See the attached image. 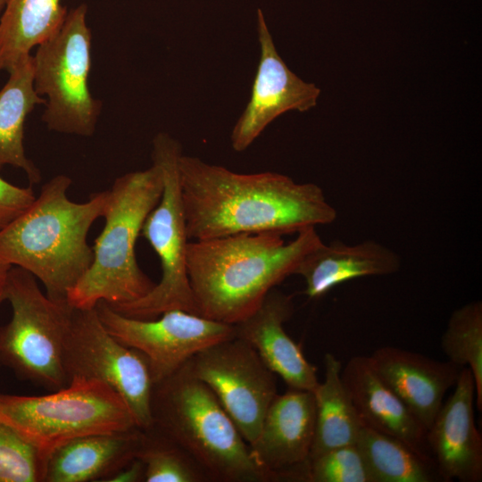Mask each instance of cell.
<instances>
[{"label": "cell", "mask_w": 482, "mask_h": 482, "mask_svg": "<svg viewBox=\"0 0 482 482\" xmlns=\"http://www.w3.org/2000/svg\"><path fill=\"white\" fill-rule=\"evenodd\" d=\"M63 365L69 382L96 379L114 389L129 406L137 426H152L153 379L146 358L112 337L97 311L72 308L63 343Z\"/></svg>", "instance_id": "30bf717a"}, {"label": "cell", "mask_w": 482, "mask_h": 482, "mask_svg": "<svg viewBox=\"0 0 482 482\" xmlns=\"http://www.w3.org/2000/svg\"><path fill=\"white\" fill-rule=\"evenodd\" d=\"M342 382L363 424L425 453L427 430L372 367L353 356L342 367Z\"/></svg>", "instance_id": "ac0fdd59"}, {"label": "cell", "mask_w": 482, "mask_h": 482, "mask_svg": "<svg viewBox=\"0 0 482 482\" xmlns=\"http://www.w3.org/2000/svg\"><path fill=\"white\" fill-rule=\"evenodd\" d=\"M315 418L312 392L289 388L276 395L256 437L249 444L251 455L267 482H307Z\"/></svg>", "instance_id": "4fadbf2b"}, {"label": "cell", "mask_w": 482, "mask_h": 482, "mask_svg": "<svg viewBox=\"0 0 482 482\" xmlns=\"http://www.w3.org/2000/svg\"><path fill=\"white\" fill-rule=\"evenodd\" d=\"M321 243L316 228L288 243L273 232L190 240L187 269L196 314L229 325L242 321Z\"/></svg>", "instance_id": "7a4b0ae2"}, {"label": "cell", "mask_w": 482, "mask_h": 482, "mask_svg": "<svg viewBox=\"0 0 482 482\" xmlns=\"http://www.w3.org/2000/svg\"><path fill=\"white\" fill-rule=\"evenodd\" d=\"M187 363L251 444L278 394L275 374L255 349L233 337L203 349Z\"/></svg>", "instance_id": "8fae6325"}, {"label": "cell", "mask_w": 482, "mask_h": 482, "mask_svg": "<svg viewBox=\"0 0 482 482\" xmlns=\"http://www.w3.org/2000/svg\"><path fill=\"white\" fill-rule=\"evenodd\" d=\"M152 426L179 444L209 482H267L249 445L188 363L153 385Z\"/></svg>", "instance_id": "277c9868"}, {"label": "cell", "mask_w": 482, "mask_h": 482, "mask_svg": "<svg viewBox=\"0 0 482 482\" xmlns=\"http://www.w3.org/2000/svg\"><path fill=\"white\" fill-rule=\"evenodd\" d=\"M448 361L468 367L474 378L476 403L482 409V303L473 301L456 309L441 337Z\"/></svg>", "instance_id": "d4e9b609"}, {"label": "cell", "mask_w": 482, "mask_h": 482, "mask_svg": "<svg viewBox=\"0 0 482 482\" xmlns=\"http://www.w3.org/2000/svg\"><path fill=\"white\" fill-rule=\"evenodd\" d=\"M0 18V71H9L62 26L61 0H4Z\"/></svg>", "instance_id": "603a6c76"}, {"label": "cell", "mask_w": 482, "mask_h": 482, "mask_svg": "<svg viewBox=\"0 0 482 482\" xmlns=\"http://www.w3.org/2000/svg\"><path fill=\"white\" fill-rule=\"evenodd\" d=\"M136 458L145 464V482H209L195 461L154 427L141 429Z\"/></svg>", "instance_id": "484cf974"}, {"label": "cell", "mask_w": 482, "mask_h": 482, "mask_svg": "<svg viewBox=\"0 0 482 482\" xmlns=\"http://www.w3.org/2000/svg\"><path fill=\"white\" fill-rule=\"evenodd\" d=\"M260 61L252 94L230 136L237 152L247 149L265 128L288 111L306 112L317 104L320 89L292 72L278 54L264 14L257 10Z\"/></svg>", "instance_id": "5bb4252c"}, {"label": "cell", "mask_w": 482, "mask_h": 482, "mask_svg": "<svg viewBox=\"0 0 482 482\" xmlns=\"http://www.w3.org/2000/svg\"><path fill=\"white\" fill-rule=\"evenodd\" d=\"M401 264L395 251L376 241L346 245L334 240L329 245L322 242L307 253L295 275L303 278L306 295L319 298L348 280L394 274Z\"/></svg>", "instance_id": "ffe728a7"}, {"label": "cell", "mask_w": 482, "mask_h": 482, "mask_svg": "<svg viewBox=\"0 0 482 482\" xmlns=\"http://www.w3.org/2000/svg\"><path fill=\"white\" fill-rule=\"evenodd\" d=\"M452 395L443 403L426 441L444 481L482 480V437L474 419L476 388L473 375L463 367Z\"/></svg>", "instance_id": "9a60e30c"}, {"label": "cell", "mask_w": 482, "mask_h": 482, "mask_svg": "<svg viewBox=\"0 0 482 482\" xmlns=\"http://www.w3.org/2000/svg\"><path fill=\"white\" fill-rule=\"evenodd\" d=\"M4 0H0V10L4 7Z\"/></svg>", "instance_id": "1f68e13d"}, {"label": "cell", "mask_w": 482, "mask_h": 482, "mask_svg": "<svg viewBox=\"0 0 482 482\" xmlns=\"http://www.w3.org/2000/svg\"><path fill=\"white\" fill-rule=\"evenodd\" d=\"M12 265L6 263L5 262L0 260V301H2L7 275L11 269Z\"/></svg>", "instance_id": "4dcf8cb0"}, {"label": "cell", "mask_w": 482, "mask_h": 482, "mask_svg": "<svg viewBox=\"0 0 482 482\" xmlns=\"http://www.w3.org/2000/svg\"><path fill=\"white\" fill-rule=\"evenodd\" d=\"M0 365H1V363H0Z\"/></svg>", "instance_id": "d6a6232c"}, {"label": "cell", "mask_w": 482, "mask_h": 482, "mask_svg": "<svg viewBox=\"0 0 482 482\" xmlns=\"http://www.w3.org/2000/svg\"><path fill=\"white\" fill-rule=\"evenodd\" d=\"M355 445L365 461L371 482L443 480L436 462L426 453L365 424L361 428Z\"/></svg>", "instance_id": "cb8c5ba5"}, {"label": "cell", "mask_w": 482, "mask_h": 482, "mask_svg": "<svg viewBox=\"0 0 482 482\" xmlns=\"http://www.w3.org/2000/svg\"><path fill=\"white\" fill-rule=\"evenodd\" d=\"M71 179L57 175L43 185L32 204L0 230V260L36 278L48 297L67 301L70 289L90 267L94 253L87 241L92 224L103 217L108 190L84 203L69 199Z\"/></svg>", "instance_id": "3957f363"}, {"label": "cell", "mask_w": 482, "mask_h": 482, "mask_svg": "<svg viewBox=\"0 0 482 482\" xmlns=\"http://www.w3.org/2000/svg\"><path fill=\"white\" fill-rule=\"evenodd\" d=\"M46 459L0 420V482H44Z\"/></svg>", "instance_id": "4316f807"}, {"label": "cell", "mask_w": 482, "mask_h": 482, "mask_svg": "<svg viewBox=\"0 0 482 482\" xmlns=\"http://www.w3.org/2000/svg\"><path fill=\"white\" fill-rule=\"evenodd\" d=\"M35 198L30 187H21L0 177V230L23 212Z\"/></svg>", "instance_id": "f1b7e54d"}, {"label": "cell", "mask_w": 482, "mask_h": 482, "mask_svg": "<svg viewBox=\"0 0 482 482\" xmlns=\"http://www.w3.org/2000/svg\"><path fill=\"white\" fill-rule=\"evenodd\" d=\"M163 187L160 167L117 178L108 190L104 227L92 247L93 262L67 294L76 309H91L103 301L117 305L146 295L155 284L139 268L136 242L143 224L160 201Z\"/></svg>", "instance_id": "5b68a950"}, {"label": "cell", "mask_w": 482, "mask_h": 482, "mask_svg": "<svg viewBox=\"0 0 482 482\" xmlns=\"http://www.w3.org/2000/svg\"><path fill=\"white\" fill-rule=\"evenodd\" d=\"M0 420L46 459L79 436L138 428L123 398L96 379L74 378L44 395L0 394Z\"/></svg>", "instance_id": "8992f818"}, {"label": "cell", "mask_w": 482, "mask_h": 482, "mask_svg": "<svg viewBox=\"0 0 482 482\" xmlns=\"http://www.w3.org/2000/svg\"><path fill=\"white\" fill-rule=\"evenodd\" d=\"M141 435L135 428L73 438L48 454L44 482H105L136 458Z\"/></svg>", "instance_id": "d6986e66"}, {"label": "cell", "mask_w": 482, "mask_h": 482, "mask_svg": "<svg viewBox=\"0 0 482 482\" xmlns=\"http://www.w3.org/2000/svg\"><path fill=\"white\" fill-rule=\"evenodd\" d=\"M0 90V169L12 165L21 169L31 184L41 180L39 170L25 154L24 125L27 116L46 99L34 87V62L31 54L22 58L9 71Z\"/></svg>", "instance_id": "44dd1931"}, {"label": "cell", "mask_w": 482, "mask_h": 482, "mask_svg": "<svg viewBox=\"0 0 482 482\" xmlns=\"http://www.w3.org/2000/svg\"><path fill=\"white\" fill-rule=\"evenodd\" d=\"M179 181L189 240L240 233H298L337 220L314 183L265 171L244 174L181 154Z\"/></svg>", "instance_id": "6da1fadb"}, {"label": "cell", "mask_w": 482, "mask_h": 482, "mask_svg": "<svg viewBox=\"0 0 482 482\" xmlns=\"http://www.w3.org/2000/svg\"><path fill=\"white\" fill-rule=\"evenodd\" d=\"M12 309L0 326V363L16 376L52 392L69 379L63 365V343L72 307L51 299L29 271L12 266L2 297Z\"/></svg>", "instance_id": "52a82bcc"}, {"label": "cell", "mask_w": 482, "mask_h": 482, "mask_svg": "<svg viewBox=\"0 0 482 482\" xmlns=\"http://www.w3.org/2000/svg\"><path fill=\"white\" fill-rule=\"evenodd\" d=\"M96 309L112 337L146 358L154 384L203 349L235 337L234 325L182 310L167 311L154 320H138L115 312L103 301Z\"/></svg>", "instance_id": "7c38bea8"}, {"label": "cell", "mask_w": 482, "mask_h": 482, "mask_svg": "<svg viewBox=\"0 0 482 482\" xmlns=\"http://www.w3.org/2000/svg\"><path fill=\"white\" fill-rule=\"evenodd\" d=\"M145 481V464L138 458L115 472L105 482H143Z\"/></svg>", "instance_id": "f546056e"}, {"label": "cell", "mask_w": 482, "mask_h": 482, "mask_svg": "<svg viewBox=\"0 0 482 482\" xmlns=\"http://www.w3.org/2000/svg\"><path fill=\"white\" fill-rule=\"evenodd\" d=\"M181 145L170 135L161 132L153 140L152 159L162 175L160 201L146 217L141 235L159 257L161 280L144 297L122 304L108 305L133 319L154 320L170 310L195 313L187 269V248L190 241L179 181Z\"/></svg>", "instance_id": "ba28073f"}, {"label": "cell", "mask_w": 482, "mask_h": 482, "mask_svg": "<svg viewBox=\"0 0 482 482\" xmlns=\"http://www.w3.org/2000/svg\"><path fill=\"white\" fill-rule=\"evenodd\" d=\"M342 363L324 355V380L314 389L316 418L310 460L329 450L356 443L362 421L341 379Z\"/></svg>", "instance_id": "7402d4cb"}, {"label": "cell", "mask_w": 482, "mask_h": 482, "mask_svg": "<svg viewBox=\"0 0 482 482\" xmlns=\"http://www.w3.org/2000/svg\"><path fill=\"white\" fill-rule=\"evenodd\" d=\"M87 11L85 4L69 11L32 56L35 90L46 96L42 120L51 130L82 137L94 134L102 107L88 87L92 35Z\"/></svg>", "instance_id": "9c48e42d"}, {"label": "cell", "mask_w": 482, "mask_h": 482, "mask_svg": "<svg viewBox=\"0 0 482 482\" xmlns=\"http://www.w3.org/2000/svg\"><path fill=\"white\" fill-rule=\"evenodd\" d=\"M307 482H371L365 461L354 445L329 450L310 460Z\"/></svg>", "instance_id": "83f0119b"}, {"label": "cell", "mask_w": 482, "mask_h": 482, "mask_svg": "<svg viewBox=\"0 0 482 482\" xmlns=\"http://www.w3.org/2000/svg\"><path fill=\"white\" fill-rule=\"evenodd\" d=\"M382 380L404 403L426 430L431 426L449 388L462 368L393 346L376 349L369 356Z\"/></svg>", "instance_id": "e0dca14e"}, {"label": "cell", "mask_w": 482, "mask_h": 482, "mask_svg": "<svg viewBox=\"0 0 482 482\" xmlns=\"http://www.w3.org/2000/svg\"><path fill=\"white\" fill-rule=\"evenodd\" d=\"M294 308L292 295L273 288L250 316L234 325L235 337L250 344L288 388L313 392L320 382L317 368L284 328Z\"/></svg>", "instance_id": "2e32d148"}]
</instances>
